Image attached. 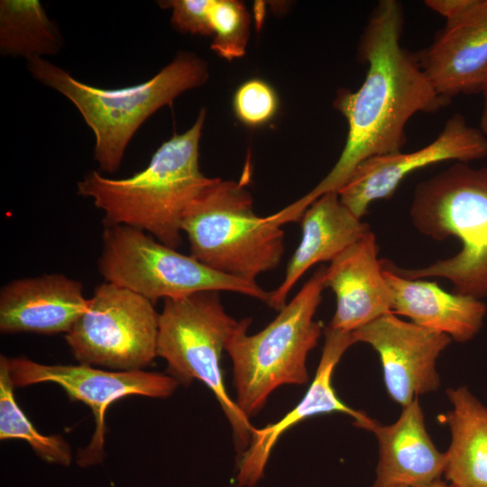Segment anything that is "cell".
<instances>
[{"mask_svg":"<svg viewBox=\"0 0 487 487\" xmlns=\"http://www.w3.org/2000/svg\"><path fill=\"white\" fill-rule=\"evenodd\" d=\"M403 21L395 0L380 1L371 13L358 47L368 66L365 78L355 91L340 89L334 102L347 122L345 144L327 175L289 205L294 216H301L322 195L338 192L363 161L401 152L409 119L449 103L436 92L418 55L401 47Z\"/></svg>","mask_w":487,"mask_h":487,"instance_id":"1","label":"cell"},{"mask_svg":"<svg viewBox=\"0 0 487 487\" xmlns=\"http://www.w3.org/2000/svg\"><path fill=\"white\" fill-rule=\"evenodd\" d=\"M206 114L201 109L189 129L162 142L141 171L110 179L91 170L78 182L77 193L91 198L104 212L105 225L134 227L176 249L182 242L187 210L216 179L199 168Z\"/></svg>","mask_w":487,"mask_h":487,"instance_id":"2","label":"cell"},{"mask_svg":"<svg viewBox=\"0 0 487 487\" xmlns=\"http://www.w3.org/2000/svg\"><path fill=\"white\" fill-rule=\"evenodd\" d=\"M32 76L68 98L95 135L94 158L99 169L115 172L140 126L179 95L206 83L207 65L181 51L149 80L120 88H102L75 78L44 58L27 62Z\"/></svg>","mask_w":487,"mask_h":487,"instance_id":"3","label":"cell"},{"mask_svg":"<svg viewBox=\"0 0 487 487\" xmlns=\"http://www.w3.org/2000/svg\"><path fill=\"white\" fill-rule=\"evenodd\" d=\"M409 215L421 234L436 241L455 237L461 248L455 255L419 269L406 270L385 263L401 277L445 278L454 285V293L486 298L487 167L456 161L419 182Z\"/></svg>","mask_w":487,"mask_h":487,"instance_id":"4","label":"cell"},{"mask_svg":"<svg viewBox=\"0 0 487 487\" xmlns=\"http://www.w3.org/2000/svg\"><path fill=\"white\" fill-rule=\"evenodd\" d=\"M325 275L326 267L320 266L262 330L248 335L252 319L246 317L230 337L225 352L233 363L235 402L249 418L279 387L308 381V355L322 334L314 317L326 288Z\"/></svg>","mask_w":487,"mask_h":487,"instance_id":"5","label":"cell"},{"mask_svg":"<svg viewBox=\"0 0 487 487\" xmlns=\"http://www.w3.org/2000/svg\"><path fill=\"white\" fill-rule=\"evenodd\" d=\"M181 230L191 256L246 281L277 268L284 253L281 226L254 213L243 180L216 178L187 210Z\"/></svg>","mask_w":487,"mask_h":487,"instance_id":"6","label":"cell"},{"mask_svg":"<svg viewBox=\"0 0 487 487\" xmlns=\"http://www.w3.org/2000/svg\"><path fill=\"white\" fill-rule=\"evenodd\" d=\"M239 323L225 310L218 291L167 299L159 317L157 355L179 382L198 380L213 392L243 452L255 427L228 395L221 368L223 351Z\"/></svg>","mask_w":487,"mask_h":487,"instance_id":"7","label":"cell"},{"mask_svg":"<svg viewBox=\"0 0 487 487\" xmlns=\"http://www.w3.org/2000/svg\"><path fill=\"white\" fill-rule=\"evenodd\" d=\"M98 270L106 281L152 303L199 291L236 292L267 305L271 298V291L257 282L219 272L146 232L124 225H105Z\"/></svg>","mask_w":487,"mask_h":487,"instance_id":"8","label":"cell"},{"mask_svg":"<svg viewBox=\"0 0 487 487\" xmlns=\"http://www.w3.org/2000/svg\"><path fill=\"white\" fill-rule=\"evenodd\" d=\"M159 317L147 299L105 281L87 299L66 341L79 363L142 370L158 356Z\"/></svg>","mask_w":487,"mask_h":487,"instance_id":"9","label":"cell"},{"mask_svg":"<svg viewBox=\"0 0 487 487\" xmlns=\"http://www.w3.org/2000/svg\"><path fill=\"white\" fill-rule=\"evenodd\" d=\"M7 363L14 387L53 382L70 398L92 409L96 429L90 444L78 455V464L82 467L97 464L104 458L105 416L110 404L132 395L167 398L179 383L171 375L142 370L111 372L82 363L49 365L25 357L8 358Z\"/></svg>","mask_w":487,"mask_h":487,"instance_id":"10","label":"cell"},{"mask_svg":"<svg viewBox=\"0 0 487 487\" xmlns=\"http://www.w3.org/2000/svg\"><path fill=\"white\" fill-rule=\"evenodd\" d=\"M487 157V136L459 113L451 115L437 137L411 152H396L363 161L339 189L341 202L362 218L376 200L390 198L411 172L443 161L470 162Z\"/></svg>","mask_w":487,"mask_h":487,"instance_id":"11","label":"cell"},{"mask_svg":"<svg viewBox=\"0 0 487 487\" xmlns=\"http://www.w3.org/2000/svg\"><path fill=\"white\" fill-rule=\"evenodd\" d=\"M352 336L354 344H368L378 353L386 391L401 407L440 387L436 363L452 341L447 335L391 312L355 329Z\"/></svg>","mask_w":487,"mask_h":487,"instance_id":"12","label":"cell"},{"mask_svg":"<svg viewBox=\"0 0 487 487\" xmlns=\"http://www.w3.org/2000/svg\"><path fill=\"white\" fill-rule=\"evenodd\" d=\"M320 361L308 390L302 400L277 422L255 427L248 446L237 462L236 487H254L263 478L271 452L279 439L289 429L311 417L343 413L354 419L360 428L369 430L374 419L354 409L337 396L332 383L334 371L346 350L354 341L352 333L327 326Z\"/></svg>","mask_w":487,"mask_h":487,"instance_id":"13","label":"cell"},{"mask_svg":"<svg viewBox=\"0 0 487 487\" xmlns=\"http://www.w3.org/2000/svg\"><path fill=\"white\" fill-rule=\"evenodd\" d=\"M417 55L442 97L481 92L487 69V0H470Z\"/></svg>","mask_w":487,"mask_h":487,"instance_id":"14","label":"cell"},{"mask_svg":"<svg viewBox=\"0 0 487 487\" xmlns=\"http://www.w3.org/2000/svg\"><path fill=\"white\" fill-rule=\"evenodd\" d=\"M87 304L83 285L63 274L16 279L0 290V331L67 334Z\"/></svg>","mask_w":487,"mask_h":487,"instance_id":"15","label":"cell"},{"mask_svg":"<svg viewBox=\"0 0 487 487\" xmlns=\"http://www.w3.org/2000/svg\"><path fill=\"white\" fill-rule=\"evenodd\" d=\"M377 255L376 237L370 231L326 267V287L336 300L331 328L352 333L391 312V290Z\"/></svg>","mask_w":487,"mask_h":487,"instance_id":"16","label":"cell"},{"mask_svg":"<svg viewBox=\"0 0 487 487\" xmlns=\"http://www.w3.org/2000/svg\"><path fill=\"white\" fill-rule=\"evenodd\" d=\"M369 431L379 446L372 487L424 485L444 474L446 453L431 440L418 398L402 407L396 422L381 425L373 420Z\"/></svg>","mask_w":487,"mask_h":487,"instance_id":"17","label":"cell"},{"mask_svg":"<svg viewBox=\"0 0 487 487\" xmlns=\"http://www.w3.org/2000/svg\"><path fill=\"white\" fill-rule=\"evenodd\" d=\"M301 240L280 285L271 291L268 306L280 310L297 281L314 264L331 262L371 230L340 200L338 192L322 195L300 217Z\"/></svg>","mask_w":487,"mask_h":487,"instance_id":"18","label":"cell"},{"mask_svg":"<svg viewBox=\"0 0 487 487\" xmlns=\"http://www.w3.org/2000/svg\"><path fill=\"white\" fill-rule=\"evenodd\" d=\"M383 276L391 294V312L411 322L465 343L483 326L487 306L471 296L449 293L436 282L408 279L395 273L383 261Z\"/></svg>","mask_w":487,"mask_h":487,"instance_id":"19","label":"cell"},{"mask_svg":"<svg viewBox=\"0 0 487 487\" xmlns=\"http://www.w3.org/2000/svg\"><path fill=\"white\" fill-rule=\"evenodd\" d=\"M446 393L452 407L442 417L451 435L445 477L450 487H487V407L465 386Z\"/></svg>","mask_w":487,"mask_h":487,"instance_id":"20","label":"cell"},{"mask_svg":"<svg viewBox=\"0 0 487 487\" xmlns=\"http://www.w3.org/2000/svg\"><path fill=\"white\" fill-rule=\"evenodd\" d=\"M63 47L58 26L38 0H1L0 51L27 61L55 55Z\"/></svg>","mask_w":487,"mask_h":487,"instance_id":"21","label":"cell"},{"mask_svg":"<svg viewBox=\"0 0 487 487\" xmlns=\"http://www.w3.org/2000/svg\"><path fill=\"white\" fill-rule=\"evenodd\" d=\"M7 360L6 356L1 355L0 439H22L43 461L69 466L72 461V453L68 443L59 436L41 434L16 403Z\"/></svg>","mask_w":487,"mask_h":487,"instance_id":"22","label":"cell"},{"mask_svg":"<svg viewBox=\"0 0 487 487\" xmlns=\"http://www.w3.org/2000/svg\"><path fill=\"white\" fill-rule=\"evenodd\" d=\"M208 22L213 36L211 49L225 60L244 55L250 34V16L242 2L209 0Z\"/></svg>","mask_w":487,"mask_h":487,"instance_id":"23","label":"cell"},{"mask_svg":"<svg viewBox=\"0 0 487 487\" xmlns=\"http://www.w3.org/2000/svg\"><path fill=\"white\" fill-rule=\"evenodd\" d=\"M233 106L236 117L243 124L257 127L267 124L275 116L279 100L270 84L253 78L244 82L236 89Z\"/></svg>","mask_w":487,"mask_h":487,"instance_id":"24","label":"cell"},{"mask_svg":"<svg viewBox=\"0 0 487 487\" xmlns=\"http://www.w3.org/2000/svg\"><path fill=\"white\" fill-rule=\"evenodd\" d=\"M171 9L170 23L181 33L212 35L208 22L209 0H169L159 2Z\"/></svg>","mask_w":487,"mask_h":487,"instance_id":"25","label":"cell"},{"mask_svg":"<svg viewBox=\"0 0 487 487\" xmlns=\"http://www.w3.org/2000/svg\"><path fill=\"white\" fill-rule=\"evenodd\" d=\"M483 103L480 118V130L487 136V91L482 92Z\"/></svg>","mask_w":487,"mask_h":487,"instance_id":"26","label":"cell"},{"mask_svg":"<svg viewBox=\"0 0 487 487\" xmlns=\"http://www.w3.org/2000/svg\"><path fill=\"white\" fill-rule=\"evenodd\" d=\"M391 487H450L448 483H446L442 482L441 480H437L436 482H433L428 484L424 485H397V486H391Z\"/></svg>","mask_w":487,"mask_h":487,"instance_id":"27","label":"cell"},{"mask_svg":"<svg viewBox=\"0 0 487 487\" xmlns=\"http://www.w3.org/2000/svg\"><path fill=\"white\" fill-rule=\"evenodd\" d=\"M487 91V69L483 74L482 85H481V92Z\"/></svg>","mask_w":487,"mask_h":487,"instance_id":"28","label":"cell"}]
</instances>
